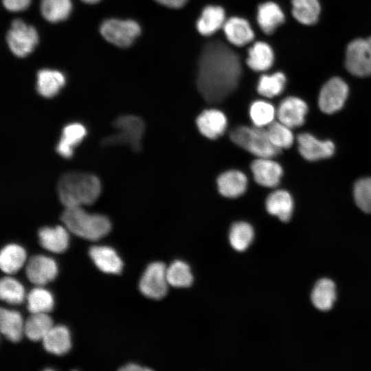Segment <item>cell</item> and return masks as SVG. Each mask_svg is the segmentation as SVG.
<instances>
[{
	"label": "cell",
	"instance_id": "obj_1",
	"mask_svg": "<svg viewBox=\"0 0 371 371\" xmlns=\"http://www.w3.org/2000/svg\"><path fill=\"white\" fill-rule=\"evenodd\" d=\"M241 75L240 57L226 44L213 41L204 46L199 60L196 85L206 102H223L235 91Z\"/></svg>",
	"mask_w": 371,
	"mask_h": 371
},
{
	"label": "cell",
	"instance_id": "obj_2",
	"mask_svg": "<svg viewBox=\"0 0 371 371\" xmlns=\"http://www.w3.org/2000/svg\"><path fill=\"white\" fill-rule=\"evenodd\" d=\"M100 190L98 178L85 172H66L57 184L58 198L65 207L91 204L99 196Z\"/></svg>",
	"mask_w": 371,
	"mask_h": 371
},
{
	"label": "cell",
	"instance_id": "obj_3",
	"mask_svg": "<svg viewBox=\"0 0 371 371\" xmlns=\"http://www.w3.org/2000/svg\"><path fill=\"white\" fill-rule=\"evenodd\" d=\"M60 219L69 232L92 241L105 236L111 228L110 221L106 216L89 214L80 206L65 207Z\"/></svg>",
	"mask_w": 371,
	"mask_h": 371
},
{
	"label": "cell",
	"instance_id": "obj_4",
	"mask_svg": "<svg viewBox=\"0 0 371 371\" xmlns=\"http://www.w3.org/2000/svg\"><path fill=\"white\" fill-rule=\"evenodd\" d=\"M230 139L258 158H273L281 150L271 142L264 127L238 126L229 133Z\"/></svg>",
	"mask_w": 371,
	"mask_h": 371
},
{
	"label": "cell",
	"instance_id": "obj_5",
	"mask_svg": "<svg viewBox=\"0 0 371 371\" xmlns=\"http://www.w3.org/2000/svg\"><path fill=\"white\" fill-rule=\"evenodd\" d=\"M118 133L104 139V146L128 144L134 151L141 148V140L144 131L143 120L135 115H122L113 122Z\"/></svg>",
	"mask_w": 371,
	"mask_h": 371
},
{
	"label": "cell",
	"instance_id": "obj_6",
	"mask_svg": "<svg viewBox=\"0 0 371 371\" xmlns=\"http://www.w3.org/2000/svg\"><path fill=\"white\" fill-rule=\"evenodd\" d=\"M139 24L133 20L111 19L100 26V33L109 42L121 47L130 46L140 34Z\"/></svg>",
	"mask_w": 371,
	"mask_h": 371
},
{
	"label": "cell",
	"instance_id": "obj_7",
	"mask_svg": "<svg viewBox=\"0 0 371 371\" xmlns=\"http://www.w3.org/2000/svg\"><path fill=\"white\" fill-rule=\"evenodd\" d=\"M346 67L355 76H371V37L355 39L349 43L346 53Z\"/></svg>",
	"mask_w": 371,
	"mask_h": 371
},
{
	"label": "cell",
	"instance_id": "obj_8",
	"mask_svg": "<svg viewBox=\"0 0 371 371\" xmlns=\"http://www.w3.org/2000/svg\"><path fill=\"white\" fill-rule=\"evenodd\" d=\"M7 43L12 52L16 56L25 57L30 54L38 41L35 28L20 19L14 20L7 33Z\"/></svg>",
	"mask_w": 371,
	"mask_h": 371
},
{
	"label": "cell",
	"instance_id": "obj_9",
	"mask_svg": "<svg viewBox=\"0 0 371 371\" xmlns=\"http://www.w3.org/2000/svg\"><path fill=\"white\" fill-rule=\"evenodd\" d=\"M166 267L161 262H154L148 265L139 283V291L144 296L160 300L167 294L169 284Z\"/></svg>",
	"mask_w": 371,
	"mask_h": 371
},
{
	"label": "cell",
	"instance_id": "obj_10",
	"mask_svg": "<svg viewBox=\"0 0 371 371\" xmlns=\"http://www.w3.org/2000/svg\"><path fill=\"white\" fill-rule=\"evenodd\" d=\"M349 89L340 78L335 77L327 81L320 90L318 105L320 110L327 114L339 111L348 98Z\"/></svg>",
	"mask_w": 371,
	"mask_h": 371
},
{
	"label": "cell",
	"instance_id": "obj_11",
	"mask_svg": "<svg viewBox=\"0 0 371 371\" xmlns=\"http://www.w3.org/2000/svg\"><path fill=\"white\" fill-rule=\"evenodd\" d=\"M25 274L32 283L37 286H43L56 278L58 266L53 258L36 255L31 257L27 261Z\"/></svg>",
	"mask_w": 371,
	"mask_h": 371
},
{
	"label": "cell",
	"instance_id": "obj_12",
	"mask_svg": "<svg viewBox=\"0 0 371 371\" xmlns=\"http://www.w3.org/2000/svg\"><path fill=\"white\" fill-rule=\"evenodd\" d=\"M298 150L307 161H315L332 157L335 153V144L330 140H320L308 133L297 136Z\"/></svg>",
	"mask_w": 371,
	"mask_h": 371
},
{
	"label": "cell",
	"instance_id": "obj_13",
	"mask_svg": "<svg viewBox=\"0 0 371 371\" xmlns=\"http://www.w3.org/2000/svg\"><path fill=\"white\" fill-rule=\"evenodd\" d=\"M308 110V105L303 100L289 96L279 104L276 116L278 121L293 128L304 124Z\"/></svg>",
	"mask_w": 371,
	"mask_h": 371
},
{
	"label": "cell",
	"instance_id": "obj_14",
	"mask_svg": "<svg viewBox=\"0 0 371 371\" xmlns=\"http://www.w3.org/2000/svg\"><path fill=\"white\" fill-rule=\"evenodd\" d=\"M250 168L255 181L267 188L276 187L283 175L281 165L272 158H258L251 162Z\"/></svg>",
	"mask_w": 371,
	"mask_h": 371
},
{
	"label": "cell",
	"instance_id": "obj_15",
	"mask_svg": "<svg viewBox=\"0 0 371 371\" xmlns=\"http://www.w3.org/2000/svg\"><path fill=\"white\" fill-rule=\"evenodd\" d=\"M196 124L203 136L210 139H216L225 133L227 126V119L221 111L210 109L204 110L198 115Z\"/></svg>",
	"mask_w": 371,
	"mask_h": 371
},
{
	"label": "cell",
	"instance_id": "obj_16",
	"mask_svg": "<svg viewBox=\"0 0 371 371\" xmlns=\"http://www.w3.org/2000/svg\"><path fill=\"white\" fill-rule=\"evenodd\" d=\"M216 183L218 192L222 196L234 199L245 192L248 179L242 171L229 170L221 174L217 178Z\"/></svg>",
	"mask_w": 371,
	"mask_h": 371
},
{
	"label": "cell",
	"instance_id": "obj_17",
	"mask_svg": "<svg viewBox=\"0 0 371 371\" xmlns=\"http://www.w3.org/2000/svg\"><path fill=\"white\" fill-rule=\"evenodd\" d=\"M223 30L229 43L238 47L247 45L255 36L249 23L241 17L233 16L228 19Z\"/></svg>",
	"mask_w": 371,
	"mask_h": 371
},
{
	"label": "cell",
	"instance_id": "obj_18",
	"mask_svg": "<svg viewBox=\"0 0 371 371\" xmlns=\"http://www.w3.org/2000/svg\"><path fill=\"white\" fill-rule=\"evenodd\" d=\"M89 256L96 267L106 273L119 274L123 268V262L117 252L108 246H93Z\"/></svg>",
	"mask_w": 371,
	"mask_h": 371
},
{
	"label": "cell",
	"instance_id": "obj_19",
	"mask_svg": "<svg viewBox=\"0 0 371 371\" xmlns=\"http://www.w3.org/2000/svg\"><path fill=\"white\" fill-rule=\"evenodd\" d=\"M266 210L283 222H288L293 211V200L285 190H277L270 193L265 201Z\"/></svg>",
	"mask_w": 371,
	"mask_h": 371
},
{
	"label": "cell",
	"instance_id": "obj_20",
	"mask_svg": "<svg viewBox=\"0 0 371 371\" xmlns=\"http://www.w3.org/2000/svg\"><path fill=\"white\" fill-rule=\"evenodd\" d=\"M38 238L41 246L53 253H63L69 246L68 232L60 225L41 228L38 231Z\"/></svg>",
	"mask_w": 371,
	"mask_h": 371
},
{
	"label": "cell",
	"instance_id": "obj_21",
	"mask_svg": "<svg viewBox=\"0 0 371 371\" xmlns=\"http://www.w3.org/2000/svg\"><path fill=\"white\" fill-rule=\"evenodd\" d=\"M226 21L224 9L218 5H207L202 10L196 27L203 36H211L221 27Z\"/></svg>",
	"mask_w": 371,
	"mask_h": 371
},
{
	"label": "cell",
	"instance_id": "obj_22",
	"mask_svg": "<svg viewBox=\"0 0 371 371\" xmlns=\"http://www.w3.org/2000/svg\"><path fill=\"white\" fill-rule=\"evenodd\" d=\"M256 19L261 30L266 34H271L284 23L285 17L278 4L268 1L259 5Z\"/></svg>",
	"mask_w": 371,
	"mask_h": 371
},
{
	"label": "cell",
	"instance_id": "obj_23",
	"mask_svg": "<svg viewBox=\"0 0 371 371\" xmlns=\"http://www.w3.org/2000/svg\"><path fill=\"white\" fill-rule=\"evenodd\" d=\"M42 341L45 350L56 355L66 354L71 346L69 330L63 325L53 326Z\"/></svg>",
	"mask_w": 371,
	"mask_h": 371
},
{
	"label": "cell",
	"instance_id": "obj_24",
	"mask_svg": "<svg viewBox=\"0 0 371 371\" xmlns=\"http://www.w3.org/2000/svg\"><path fill=\"white\" fill-rule=\"evenodd\" d=\"M273 61V49L267 43L256 42L248 50L246 64L253 71H267L272 66Z\"/></svg>",
	"mask_w": 371,
	"mask_h": 371
},
{
	"label": "cell",
	"instance_id": "obj_25",
	"mask_svg": "<svg viewBox=\"0 0 371 371\" xmlns=\"http://www.w3.org/2000/svg\"><path fill=\"white\" fill-rule=\"evenodd\" d=\"M0 330L1 334L10 341L13 342L20 341L24 333V322L21 314L16 311L1 308Z\"/></svg>",
	"mask_w": 371,
	"mask_h": 371
},
{
	"label": "cell",
	"instance_id": "obj_26",
	"mask_svg": "<svg viewBox=\"0 0 371 371\" xmlns=\"http://www.w3.org/2000/svg\"><path fill=\"white\" fill-rule=\"evenodd\" d=\"M26 258V251L21 245H7L1 251V269L7 274L15 273L24 265Z\"/></svg>",
	"mask_w": 371,
	"mask_h": 371
},
{
	"label": "cell",
	"instance_id": "obj_27",
	"mask_svg": "<svg viewBox=\"0 0 371 371\" xmlns=\"http://www.w3.org/2000/svg\"><path fill=\"white\" fill-rule=\"evenodd\" d=\"M65 83L64 75L56 70L41 69L37 74L36 89L46 98L56 95Z\"/></svg>",
	"mask_w": 371,
	"mask_h": 371
},
{
	"label": "cell",
	"instance_id": "obj_28",
	"mask_svg": "<svg viewBox=\"0 0 371 371\" xmlns=\"http://www.w3.org/2000/svg\"><path fill=\"white\" fill-rule=\"evenodd\" d=\"M335 299V283L328 278H322L317 281L311 293V301L314 306L320 311H329L333 307Z\"/></svg>",
	"mask_w": 371,
	"mask_h": 371
},
{
	"label": "cell",
	"instance_id": "obj_29",
	"mask_svg": "<svg viewBox=\"0 0 371 371\" xmlns=\"http://www.w3.org/2000/svg\"><path fill=\"white\" fill-rule=\"evenodd\" d=\"M86 135V129L79 123L67 125L56 146V150L63 157L69 158L73 154V147L78 145Z\"/></svg>",
	"mask_w": 371,
	"mask_h": 371
},
{
	"label": "cell",
	"instance_id": "obj_30",
	"mask_svg": "<svg viewBox=\"0 0 371 371\" xmlns=\"http://www.w3.org/2000/svg\"><path fill=\"white\" fill-rule=\"evenodd\" d=\"M53 326V320L47 313H32L24 322V334L31 341H40Z\"/></svg>",
	"mask_w": 371,
	"mask_h": 371
},
{
	"label": "cell",
	"instance_id": "obj_31",
	"mask_svg": "<svg viewBox=\"0 0 371 371\" xmlns=\"http://www.w3.org/2000/svg\"><path fill=\"white\" fill-rule=\"evenodd\" d=\"M292 13L295 19L304 25H313L320 13L318 0H291Z\"/></svg>",
	"mask_w": 371,
	"mask_h": 371
},
{
	"label": "cell",
	"instance_id": "obj_32",
	"mask_svg": "<svg viewBox=\"0 0 371 371\" xmlns=\"http://www.w3.org/2000/svg\"><path fill=\"white\" fill-rule=\"evenodd\" d=\"M166 278L169 286L176 288L190 286L193 282L190 266L179 260L173 261L166 267Z\"/></svg>",
	"mask_w": 371,
	"mask_h": 371
},
{
	"label": "cell",
	"instance_id": "obj_33",
	"mask_svg": "<svg viewBox=\"0 0 371 371\" xmlns=\"http://www.w3.org/2000/svg\"><path fill=\"white\" fill-rule=\"evenodd\" d=\"M254 238V228L247 222L234 223L229 229V241L231 246L236 251H243L247 249Z\"/></svg>",
	"mask_w": 371,
	"mask_h": 371
},
{
	"label": "cell",
	"instance_id": "obj_34",
	"mask_svg": "<svg viewBox=\"0 0 371 371\" xmlns=\"http://www.w3.org/2000/svg\"><path fill=\"white\" fill-rule=\"evenodd\" d=\"M27 308L32 313H48L53 309L54 301L52 294L45 289L36 287L27 295Z\"/></svg>",
	"mask_w": 371,
	"mask_h": 371
},
{
	"label": "cell",
	"instance_id": "obj_35",
	"mask_svg": "<svg viewBox=\"0 0 371 371\" xmlns=\"http://www.w3.org/2000/svg\"><path fill=\"white\" fill-rule=\"evenodd\" d=\"M71 10L70 0H41L42 15L49 22L56 23L66 19Z\"/></svg>",
	"mask_w": 371,
	"mask_h": 371
},
{
	"label": "cell",
	"instance_id": "obj_36",
	"mask_svg": "<svg viewBox=\"0 0 371 371\" xmlns=\"http://www.w3.org/2000/svg\"><path fill=\"white\" fill-rule=\"evenodd\" d=\"M286 77L282 72H276L271 75H262L257 85V92L266 98L279 95L284 89Z\"/></svg>",
	"mask_w": 371,
	"mask_h": 371
},
{
	"label": "cell",
	"instance_id": "obj_37",
	"mask_svg": "<svg viewBox=\"0 0 371 371\" xmlns=\"http://www.w3.org/2000/svg\"><path fill=\"white\" fill-rule=\"evenodd\" d=\"M250 119L254 126L265 127L274 121L276 110L273 105L263 100L254 101L249 106Z\"/></svg>",
	"mask_w": 371,
	"mask_h": 371
},
{
	"label": "cell",
	"instance_id": "obj_38",
	"mask_svg": "<svg viewBox=\"0 0 371 371\" xmlns=\"http://www.w3.org/2000/svg\"><path fill=\"white\" fill-rule=\"evenodd\" d=\"M25 296L23 284L12 277H3L0 282V297L10 304H21Z\"/></svg>",
	"mask_w": 371,
	"mask_h": 371
},
{
	"label": "cell",
	"instance_id": "obj_39",
	"mask_svg": "<svg viewBox=\"0 0 371 371\" xmlns=\"http://www.w3.org/2000/svg\"><path fill=\"white\" fill-rule=\"evenodd\" d=\"M291 129L280 121H273L267 128L271 142L280 150L289 148L293 145L294 136Z\"/></svg>",
	"mask_w": 371,
	"mask_h": 371
},
{
	"label": "cell",
	"instance_id": "obj_40",
	"mask_svg": "<svg viewBox=\"0 0 371 371\" xmlns=\"http://www.w3.org/2000/svg\"><path fill=\"white\" fill-rule=\"evenodd\" d=\"M353 195L358 207L366 213H371V177L357 180L354 185Z\"/></svg>",
	"mask_w": 371,
	"mask_h": 371
},
{
	"label": "cell",
	"instance_id": "obj_41",
	"mask_svg": "<svg viewBox=\"0 0 371 371\" xmlns=\"http://www.w3.org/2000/svg\"><path fill=\"white\" fill-rule=\"evenodd\" d=\"M5 8L12 12L22 11L26 9L30 3V0H2Z\"/></svg>",
	"mask_w": 371,
	"mask_h": 371
},
{
	"label": "cell",
	"instance_id": "obj_42",
	"mask_svg": "<svg viewBox=\"0 0 371 371\" xmlns=\"http://www.w3.org/2000/svg\"><path fill=\"white\" fill-rule=\"evenodd\" d=\"M158 3L173 9H179L184 6L188 0H155Z\"/></svg>",
	"mask_w": 371,
	"mask_h": 371
},
{
	"label": "cell",
	"instance_id": "obj_43",
	"mask_svg": "<svg viewBox=\"0 0 371 371\" xmlns=\"http://www.w3.org/2000/svg\"><path fill=\"white\" fill-rule=\"evenodd\" d=\"M120 370H123V371H139V370L144 371V370H150L149 368H143V367L140 366L139 365H137L136 363H128V364L124 366Z\"/></svg>",
	"mask_w": 371,
	"mask_h": 371
},
{
	"label": "cell",
	"instance_id": "obj_44",
	"mask_svg": "<svg viewBox=\"0 0 371 371\" xmlns=\"http://www.w3.org/2000/svg\"><path fill=\"white\" fill-rule=\"evenodd\" d=\"M81 1L87 3L93 4V3H98L100 0H81Z\"/></svg>",
	"mask_w": 371,
	"mask_h": 371
}]
</instances>
